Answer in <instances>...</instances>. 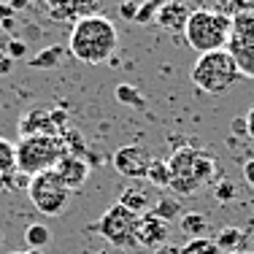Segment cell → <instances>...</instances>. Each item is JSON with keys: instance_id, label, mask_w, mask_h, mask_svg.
<instances>
[{"instance_id": "6da1fadb", "label": "cell", "mask_w": 254, "mask_h": 254, "mask_svg": "<svg viewBox=\"0 0 254 254\" xmlns=\"http://www.w3.org/2000/svg\"><path fill=\"white\" fill-rule=\"evenodd\" d=\"M117 46H119V35H117V25L111 19L98 16V14H87L73 22L68 54L73 60H78V63L100 65L106 60H111Z\"/></svg>"}, {"instance_id": "7a4b0ae2", "label": "cell", "mask_w": 254, "mask_h": 254, "mask_svg": "<svg viewBox=\"0 0 254 254\" xmlns=\"http://www.w3.org/2000/svg\"><path fill=\"white\" fill-rule=\"evenodd\" d=\"M168 171H171V184H168V190H171L173 195L190 197L211 181V176H214V171H216V160L211 152L181 146L171 154Z\"/></svg>"}, {"instance_id": "3957f363", "label": "cell", "mask_w": 254, "mask_h": 254, "mask_svg": "<svg viewBox=\"0 0 254 254\" xmlns=\"http://www.w3.org/2000/svg\"><path fill=\"white\" fill-rule=\"evenodd\" d=\"M230 33H233V16L225 14V11H211V8L190 11V19L184 25L187 46L195 49L197 54L227 49Z\"/></svg>"}, {"instance_id": "277c9868", "label": "cell", "mask_w": 254, "mask_h": 254, "mask_svg": "<svg viewBox=\"0 0 254 254\" xmlns=\"http://www.w3.org/2000/svg\"><path fill=\"white\" fill-rule=\"evenodd\" d=\"M238 78H241V70L227 49L200 54L197 63L192 65V81H195V87L208 92V95L230 92L238 84Z\"/></svg>"}, {"instance_id": "5b68a950", "label": "cell", "mask_w": 254, "mask_h": 254, "mask_svg": "<svg viewBox=\"0 0 254 254\" xmlns=\"http://www.w3.org/2000/svg\"><path fill=\"white\" fill-rule=\"evenodd\" d=\"M63 160L57 138L52 135H27L16 143V171L25 176H38V173L54 171Z\"/></svg>"}, {"instance_id": "8992f818", "label": "cell", "mask_w": 254, "mask_h": 254, "mask_svg": "<svg viewBox=\"0 0 254 254\" xmlns=\"http://www.w3.org/2000/svg\"><path fill=\"white\" fill-rule=\"evenodd\" d=\"M27 197L44 216H57L68 208L70 190L63 184V179L57 176V171H46L30 179L27 184Z\"/></svg>"}, {"instance_id": "52a82bcc", "label": "cell", "mask_w": 254, "mask_h": 254, "mask_svg": "<svg viewBox=\"0 0 254 254\" xmlns=\"http://www.w3.org/2000/svg\"><path fill=\"white\" fill-rule=\"evenodd\" d=\"M227 52L233 54L241 76L254 78V11H244V14L233 16Z\"/></svg>"}, {"instance_id": "ba28073f", "label": "cell", "mask_w": 254, "mask_h": 254, "mask_svg": "<svg viewBox=\"0 0 254 254\" xmlns=\"http://www.w3.org/2000/svg\"><path fill=\"white\" fill-rule=\"evenodd\" d=\"M135 227H138V216L130 214L122 205H111L106 214L100 216V222L95 225V230L108 241L111 246H135Z\"/></svg>"}, {"instance_id": "9c48e42d", "label": "cell", "mask_w": 254, "mask_h": 254, "mask_svg": "<svg viewBox=\"0 0 254 254\" xmlns=\"http://www.w3.org/2000/svg\"><path fill=\"white\" fill-rule=\"evenodd\" d=\"M68 127V111L65 108H30L19 119L22 138L27 135H52L57 138Z\"/></svg>"}, {"instance_id": "30bf717a", "label": "cell", "mask_w": 254, "mask_h": 254, "mask_svg": "<svg viewBox=\"0 0 254 254\" xmlns=\"http://www.w3.org/2000/svg\"><path fill=\"white\" fill-rule=\"evenodd\" d=\"M114 168H117L119 176L125 179H146V171H149V162L152 157L143 146L138 143H127V146H119L111 157Z\"/></svg>"}, {"instance_id": "8fae6325", "label": "cell", "mask_w": 254, "mask_h": 254, "mask_svg": "<svg viewBox=\"0 0 254 254\" xmlns=\"http://www.w3.org/2000/svg\"><path fill=\"white\" fill-rule=\"evenodd\" d=\"M162 244H168V225L162 219L149 211V214L138 216V227H135V246L143 249H160Z\"/></svg>"}, {"instance_id": "7c38bea8", "label": "cell", "mask_w": 254, "mask_h": 254, "mask_svg": "<svg viewBox=\"0 0 254 254\" xmlns=\"http://www.w3.org/2000/svg\"><path fill=\"white\" fill-rule=\"evenodd\" d=\"M54 171H57V176L63 179V184L68 187L70 192H76V190H81L89 179V162L84 160V157H63Z\"/></svg>"}, {"instance_id": "4fadbf2b", "label": "cell", "mask_w": 254, "mask_h": 254, "mask_svg": "<svg viewBox=\"0 0 254 254\" xmlns=\"http://www.w3.org/2000/svg\"><path fill=\"white\" fill-rule=\"evenodd\" d=\"M187 19H190V8L181 0H162L160 11H157V25H162L171 33H184Z\"/></svg>"}, {"instance_id": "5bb4252c", "label": "cell", "mask_w": 254, "mask_h": 254, "mask_svg": "<svg viewBox=\"0 0 254 254\" xmlns=\"http://www.w3.org/2000/svg\"><path fill=\"white\" fill-rule=\"evenodd\" d=\"M119 205L122 208H127L130 214H135V216H143V214H149L152 211V192L149 190H141V187H127V190H122V195H119Z\"/></svg>"}, {"instance_id": "9a60e30c", "label": "cell", "mask_w": 254, "mask_h": 254, "mask_svg": "<svg viewBox=\"0 0 254 254\" xmlns=\"http://www.w3.org/2000/svg\"><path fill=\"white\" fill-rule=\"evenodd\" d=\"M68 57V46H46V49H41L38 54H35L33 60H30V68L33 70H54L63 65V60Z\"/></svg>"}, {"instance_id": "2e32d148", "label": "cell", "mask_w": 254, "mask_h": 254, "mask_svg": "<svg viewBox=\"0 0 254 254\" xmlns=\"http://www.w3.org/2000/svg\"><path fill=\"white\" fill-rule=\"evenodd\" d=\"M246 241H249V233L246 230H241V227H225V230H219L216 233V238H214V244H216V249L219 252H244V246H246Z\"/></svg>"}, {"instance_id": "e0dca14e", "label": "cell", "mask_w": 254, "mask_h": 254, "mask_svg": "<svg viewBox=\"0 0 254 254\" xmlns=\"http://www.w3.org/2000/svg\"><path fill=\"white\" fill-rule=\"evenodd\" d=\"M57 143H60V152H63V157H84V154H87L84 135L78 130H70V127H65V130L57 135Z\"/></svg>"}, {"instance_id": "ac0fdd59", "label": "cell", "mask_w": 254, "mask_h": 254, "mask_svg": "<svg viewBox=\"0 0 254 254\" xmlns=\"http://www.w3.org/2000/svg\"><path fill=\"white\" fill-rule=\"evenodd\" d=\"M179 227H181V233H184L190 241H195V238H205V233H208L211 222H208V216L195 214V211H192V214H181Z\"/></svg>"}, {"instance_id": "d6986e66", "label": "cell", "mask_w": 254, "mask_h": 254, "mask_svg": "<svg viewBox=\"0 0 254 254\" xmlns=\"http://www.w3.org/2000/svg\"><path fill=\"white\" fill-rule=\"evenodd\" d=\"M46 5H49V14L54 19H78V11L87 8V0H46Z\"/></svg>"}, {"instance_id": "ffe728a7", "label": "cell", "mask_w": 254, "mask_h": 254, "mask_svg": "<svg viewBox=\"0 0 254 254\" xmlns=\"http://www.w3.org/2000/svg\"><path fill=\"white\" fill-rule=\"evenodd\" d=\"M152 214L157 216V219H162L168 225L171 219H181V203H179V197H160V200H154V205H152Z\"/></svg>"}, {"instance_id": "44dd1931", "label": "cell", "mask_w": 254, "mask_h": 254, "mask_svg": "<svg viewBox=\"0 0 254 254\" xmlns=\"http://www.w3.org/2000/svg\"><path fill=\"white\" fill-rule=\"evenodd\" d=\"M146 181H149L152 187L168 190V184H171V171H168V162H165V160H152V162H149Z\"/></svg>"}, {"instance_id": "7402d4cb", "label": "cell", "mask_w": 254, "mask_h": 254, "mask_svg": "<svg viewBox=\"0 0 254 254\" xmlns=\"http://www.w3.org/2000/svg\"><path fill=\"white\" fill-rule=\"evenodd\" d=\"M114 95H117V100L122 103V106H130V108H143L146 106V98H143L132 84H119V87L114 89Z\"/></svg>"}, {"instance_id": "603a6c76", "label": "cell", "mask_w": 254, "mask_h": 254, "mask_svg": "<svg viewBox=\"0 0 254 254\" xmlns=\"http://www.w3.org/2000/svg\"><path fill=\"white\" fill-rule=\"evenodd\" d=\"M25 241H27L30 249L41 252V249H44V246L52 241V233H49V227H46V225H30V227L25 230Z\"/></svg>"}, {"instance_id": "cb8c5ba5", "label": "cell", "mask_w": 254, "mask_h": 254, "mask_svg": "<svg viewBox=\"0 0 254 254\" xmlns=\"http://www.w3.org/2000/svg\"><path fill=\"white\" fill-rule=\"evenodd\" d=\"M16 171V146L8 138H0V176Z\"/></svg>"}, {"instance_id": "d4e9b609", "label": "cell", "mask_w": 254, "mask_h": 254, "mask_svg": "<svg viewBox=\"0 0 254 254\" xmlns=\"http://www.w3.org/2000/svg\"><path fill=\"white\" fill-rule=\"evenodd\" d=\"M162 0H149V3H141L135 11V25H154L157 22V11H160Z\"/></svg>"}, {"instance_id": "484cf974", "label": "cell", "mask_w": 254, "mask_h": 254, "mask_svg": "<svg viewBox=\"0 0 254 254\" xmlns=\"http://www.w3.org/2000/svg\"><path fill=\"white\" fill-rule=\"evenodd\" d=\"M184 249L190 254H219L216 244H214V241H208V238H195V241H190Z\"/></svg>"}, {"instance_id": "4316f807", "label": "cell", "mask_w": 254, "mask_h": 254, "mask_svg": "<svg viewBox=\"0 0 254 254\" xmlns=\"http://www.w3.org/2000/svg\"><path fill=\"white\" fill-rule=\"evenodd\" d=\"M0 30L3 33H14L16 30V16H14L8 3H0Z\"/></svg>"}, {"instance_id": "83f0119b", "label": "cell", "mask_w": 254, "mask_h": 254, "mask_svg": "<svg viewBox=\"0 0 254 254\" xmlns=\"http://www.w3.org/2000/svg\"><path fill=\"white\" fill-rule=\"evenodd\" d=\"M5 54H8L11 60H22L27 54V44L25 41H19V38H11L8 41V49H5Z\"/></svg>"}, {"instance_id": "f1b7e54d", "label": "cell", "mask_w": 254, "mask_h": 254, "mask_svg": "<svg viewBox=\"0 0 254 254\" xmlns=\"http://www.w3.org/2000/svg\"><path fill=\"white\" fill-rule=\"evenodd\" d=\"M214 195H216V200H219V203H227V200H233L235 187L230 184V181H222V184L216 187V192H214Z\"/></svg>"}, {"instance_id": "f546056e", "label": "cell", "mask_w": 254, "mask_h": 254, "mask_svg": "<svg viewBox=\"0 0 254 254\" xmlns=\"http://www.w3.org/2000/svg\"><path fill=\"white\" fill-rule=\"evenodd\" d=\"M11 70H14V60H11L8 54L0 49V76H8Z\"/></svg>"}, {"instance_id": "4dcf8cb0", "label": "cell", "mask_w": 254, "mask_h": 254, "mask_svg": "<svg viewBox=\"0 0 254 254\" xmlns=\"http://www.w3.org/2000/svg\"><path fill=\"white\" fill-rule=\"evenodd\" d=\"M244 179H246V184H249L252 192H254V160L244 162Z\"/></svg>"}, {"instance_id": "1f68e13d", "label": "cell", "mask_w": 254, "mask_h": 254, "mask_svg": "<svg viewBox=\"0 0 254 254\" xmlns=\"http://www.w3.org/2000/svg\"><path fill=\"white\" fill-rule=\"evenodd\" d=\"M244 122H246V135H249L252 141H254V106L249 108V111H246V119H244Z\"/></svg>"}, {"instance_id": "d6a6232c", "label": "cell", "mask_w": 254, "mask_h": 254, "mask_svg": "<svg viewBox=\"0 0 254 254\" xmlns=\"http://www.w3.org/2000/svg\"><path fill=\"white\" fill-rule=\"evenodd\" d=\"M154 254H181V246H173V244H162L160 249H154Z\"/></svg>"}, {"instance_id": "836d02e7", "label": "cell", "mask_w": 254, "mask_h": 254, "mask_svg": "<svg viewBox=\"0 0 254 254\" xmlns=\"http://www.w3.org/2000/svg\"><path fill=\"white\" fill-rule=\"evenodd\" d=\"M8 5H11V11H22V8H30V0H8Z\"/></svg>"}, {"instance_id": "e575fe53", "label": "cell", "mask_w": 254, "mask_h": 254, "mask_svg": "<svg viewBox=\"0 0 254 254\" xmlns=\"http://www.w3.org/2000/svg\"><path fill=\"white\" fill-rule=\"evenodd\" d=\"M135 11H138L135 3H125V5H122V14L127 16V19H135Z\"/></svg>"}, {"instance_id": "d590c367", "label": "cell", "mask_w": 254, "mask_h": 254, "mask_svg": "<svg viewBox=\"0 0 254 254\" xmlns=\"http://www.w3.org/2000/svg\"><path fill=\"white\" fill-rule=\"evenodd\" d=\"M14 254H41V252H35V249H30V252H14Z\"/></svg>"}, {"instance_id": "8d00e7d4", "label": "cell", "mask_w": 254, "mask_h": 254, "mask_svg": "<svg viewBox=\"0 0 254 254\" xmlns=\"http://www.w3.org/2000/svg\"><path fill=\"white\" fill-rule=\"evenodd\" d=\"M230 254H249V252H230Z\"/></svg>"}, {"instance_id": "74e56055", "label": "cell", "mask_w": 254, "mask_h": 254, "mask_svg": "<svg viewBox=\"0 0 254 254\" xmlns=\"http://www.w3.org/2000/svg\"><path fill=\"white\" fill-rule=\"evenodd\" d=\"M252 254H254V252H252Z\"/></svg>"}]
</instances>
